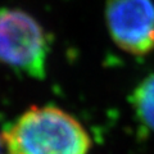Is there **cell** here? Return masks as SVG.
Returning <instances> with one entry per match:
<instances>
[{
  "label": "cell",
  "instance_id": "obj_1",
  "mask_svg": "<svg viewBox=\"0 0 154 154\" xmlns=\"http://www.w3.org/2000/svg\"><path fill=\"white\" fill-rule=\"evenodd\" d=\"M8 154H88L90 137L81 123L53 105L31 107L4 127Z\"/></svg>",
  "mask_w": 154,
  "mask_h": 154
},
{
  "label": "cell",
  "instance_id": "obj_2",
  "mask_svg": "<svg viewBox=\"0 0 154 154\" xmlns=\"http://www.w3.org/2000/svg\"><path fill=\"white\" fill-rule=\"evenodd\" d=\"M48 53L49 40L35 18L18 9L0 11V63L41 80Z\"/></svg>",
  "mask_w": 154,
  "mask_h": 154
},
{
  "label": "cell",
  "instance_id": "obj_3",
  "mask_svg": "<svg viewBox=\"0 0 154 154\" xmlns=\"http://www.w3.org/2000/svg\"><path fill=\"white\" fill-rule=\"evenodd\" d=\"M105 19L113 41L122 50L134 55L154 50L153 0H108Z\"/></svg>",
  "mask_w": 154,
  "mask_h": 154
},
{
  "label": "cell",
  "instance_id": "obj_4",
  "mask_svg": "<svg viewBox=\"0 0 154 154\" xmlns=\"http://www.w3.org/2000/svg\"><path fill=\"white\" fill-rule=\"evenodd\" d=\"M132 105L141 123L154 131V73L135 89Z\"/></svg>",
  "mask_w": 154,
  "mask_h": 154
},
{
  "label": "cell",
  "instance_id": "obj_5",
  "mask_svg": "<svg viewBox=\"0 0 154 154\" xmlns=\"http://www.w3.org/2000/svg\"><path fill=\"white\" fill-rule=\"evenodd\" d=\"M4 149H7V144H5V137H4V128L0 130V154Z\"/></svg>",
  "mask_w": 154,
  "mask_h": 154
}]
</instances>
